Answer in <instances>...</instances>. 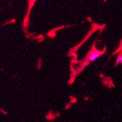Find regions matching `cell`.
<instances>
[{"label": "cell", "instance_id": "cell-1", "mask_svg": "<svg viewBox=\"0 0 122 122\" xmlns=\"http://www.w3.org/2000/svg\"><path fill=\"white\" fill-rule=\"evenodd\" d=\"M103 52L99 51H97V50H94L92 51L89 53H88V62H93L94 61H96L98 58H99V56H101L102 55Z\"/></svg>", "mask_w": 122, "mask_h": 122}, {"label": "cell", "instance_id": "cell-2", "mask_svg": "<svg viewBox=\"0 0 122 122\" xmlns=\"http://www.w3.org/2000/svg\"><path fill=\"white\" fill-rule=\"evenodd\" d=\"M117 64H122V55H119L116 59Z\"/></svg>", "mask_w": 122, "mask_h": 122}]
</instances>
